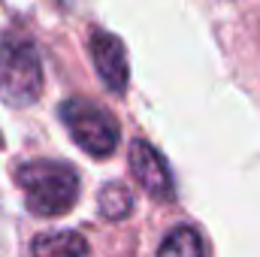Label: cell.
Listing matches in <instances>:
<instances>
[{
	"mask_svg": "<svg viewBox=\"0 0 260 257\" xmlns=\"http://www.w3.org/2000/svg\"><path fill=\"white\" fill-rule=\"evenodd\" d=\"M24 203L37 215H64L79 200V176L61 160H27L18 170Z\"/></svg>",
	"mask_w": 260,
	"mask_h": 257,
	"instance_id": "1",
	"label": "cell"
},
{
	"mask_svg": "<svg viewBox=\"0 0 260 257\" xmlns=\"http://www.w3.org/2000/svg\"><path fill=\"white\" fill-rule=\"evenodd\" d=\"M43 91V64L30 40L6 37L0 43V97L6 106L27 109Z\"/></svg>",
	"mask_w": 260,
	"mask_h": 257,
	"instance_id": "2",
	"label": "cell"
},
{
	"mask_svg": "<svg viewBox=\"0 0 260 257\" xmlns=\"http://www.w3.org/2000/svg\"><path fill=\"white\" fill-rule=\"evenodd\" d=\"M61 121L67 124L70 136L76 139V145L82 151H88L91 157H109L118 148V121L100 109L91 100H64L61 103Z\"/></svg>",
	"mask_w": 260,
	"mask_h": 257,
	"instance_id": "3",
	"label": "cell"
},
{
	"mask_svg": "<svg viewBox=\"0 0 260 257\" xmlns=\"http://www.w3.org/2000/svg\"><path fill=\"white\" fill-rule=\"evenodd\" d=\"M130 170H133L136 182L145 188V194H151L157 200H170L173 197L170 167L160 157V151L154 145H148L145 139H133L130 142Z\"/></svg>",
	"mask_w": 260,
	"mask_h": 257,
	"instance_id": "4",
	"label": "cell"
},
{
	"mask_svg": "<svg viewBox=\"0 0 260 257\" xmlns=\"http://www.w3.org/2000/svg\"><path fill=\"white\" fill-rule=\"evenodd\" d=\"M91 58L97 67V76L103 79V85L115 94H121L127 88V52H124V43L115 37V34H106V30H94L91 34Z\"/></svg>",
	"mask_w": 260,
	"mask_h": 257,
	"instance_id": "5",
	"label": "cell"
},
{
	"mask_svg": "<svg viewBox=\"0 0 260 257\" xmlns=\"http://www.w3.org/2000/svg\"><path fill=\"white\" fill-rule=\"evenodd\" d=\"M34 257H91L88 239L76 230H58V233H43L30 245Z\"/></svg>",
	"mask_w": 260,
	"mask_h": 257,
	"instance_id": "6",
	"label": "cell"
},
{
	"mask_svg": "<svg viewBox=\"0 0 260 257\" xmlns=\"http://www.w3.org/2000/svg\"><path fill=\"white\" fill-rule=\"evenodd\" d=\"M157 257H206L203 239L194 227H176L157 248Z\"/></svg>",
	"mask_w": 260,
	"mask_h": 257,
	"instance_id": "7",
	"label": "cell"
},
{
	"mask_svg": "<svg viewBox=\"0 0 260 257\" xmlns=\"http://www.w3.org/2000/svg\"><path fill=\"white\" fill-rule=\"evenodd\" d=\"M97 200H100V215L109 218V221H121V218H127L130 209H133V197H130V191L124 188V185H118V182L106 185Z\"/></svg>",
	"mask_w": 260,
	"mask_h": 257,
	"instance_id": "8",
	"label": "cell"
}]
</instances>
